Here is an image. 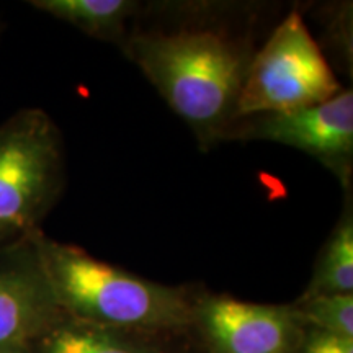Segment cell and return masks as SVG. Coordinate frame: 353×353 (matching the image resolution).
I'll use <instances>...</instances> for the list:
<instances>
[{"label": "cell", "instance_id": "6da1fadb", "mask_svg": "<svg viewBox=\"0 0 353 353\" xmlns=\"http://www.w3.org/2000/svg\"><path fill=\"white\" fill-rule=\"evenodd\" d=\"M123 46L203 149L226 139L254 56L249 43L223 30L188 28L132 34Z\"/></svg>", "mask_w": 353, "mask_h": 353}, {"label": "cell", "instance_id": "7a4b0ae2", "mask_svg": "<svg viewBox=\"0 0 353 353\" xmlns=\"http://www.w3.org/2000/svg\"><path fill=\"white\" fill-rule=\"evenodd\" d=\"M32 241L61 311L101 327L148 334L190 332L198 294L101 262L87 250L54 241L43 231Z\"/></svg>", "mask_w": 353, "mask_h": 353}, {"label": "cell", "instance_id": "3957f363", "mask_svg": "<svg viewBox=\"0 0 353 353\" xmlns=\"http://www.w3.org/2000/svg\"><path fill=\"white\" fill-rule=\"evenodd\" d=\"M64 151L44 110H19L0 123V247L41 231L65 185Z\"/></svg>", "mask_w": 353, "mask_h": 353}, {"label": "cell", "instance_id": "277c9868", "mask_svg": "<svg viewBox=\"0 0 353 353\" xmlns=\"http://www.w3.org/2000/svg\"><path fill=\"white\" fill-rule=\"evenodd\" d=\"M342 90L301 13L291 10L250 59L237 100L236 121L254 114L314 107Z\"/></svg>", "mask_w": 353, "mask_h": 353}, {"label": "cell", "instance_id": "5b68a950", "mask_svg": "<svg viewBox=\"0 0 353 353\" xmlns=\"http://www.w3.org/2000/svg\"><path fill=\"white\" fill-rule=\"evenodd\" d=\"M226 139L270 141L312 156L350 188L353 172V94L343 88L324 103L288 113L234 121Z\"/></svg>", "mask_w": 353, "mask_h": 353}, {"label": "cell", "instance_id": "8992f818", "mask_svg": "<svg viewBox=\"0 0 353 353\" xmlns=\"http://www.w3.org/2000/svg\"><path fill=\"white\" fill-rule=\"evenodd\" d=\"M190 334L200 353H296L304 325L291 304L200 293Z\"/></svg>", "mask_w": 353, "mask_h": 353}, {"label": "cell", "instance_id": "52a82bcc", "mask_svg": "<svg viewBox=\"0 0 353 353\" xmlns=\"http://www.w3.org/2000/svg\"><path fill=\"white\" fill-rule=\"evenodd\" d=\"M32 236L0 247V347L30 345L64 316Z\"/></svg>", "mask_w": 353, "mask_h": 353}, {"label": "cell", "instance_id": "ba28073f", "mask_svg": "<svg viewBox=\"0 0 353 353\" xmlns=\"http://www.w3.org/2000/svg\"><path fill=\"white\" fill-rule=\"evenodd\" d=\"M32 353H200L192 334L101 327L63 316L28 345Z\"/></svg>", "mask_w": 353, "mask_h": 353}, {"label": "cell", "instance_id": "9c48e42d", "mask_svg": "<svg viewBox=\"0 0 353 353\" xmlns=\"http://www.w3.org/2000/svg\"><path fill=\"white\" fill-rule=\"evenodd\" d=\"M30 6L88 37L118 44L126 41V21L139 8L132 0H33Z\"/></svg>", "mask_w": 353, "mask_h": 353}, {"label": "cell", "instance_id": "30bf717a", "mask_svg": "<svg viewBox=\"0 0 353 353\" xmlns=\"http://www.w3.org/2000/svg\"><path fill=\"white\" fill-rule=\"evenodd\" d=\"M322 294H353V213L350 201L322 247L311 281L301 296Z\"/></svg>", "mask_w": 353, "mask_h": 353}, {"label": "cell", "instance_id": "8fae6325", "mask_svg": "<svg viewBox=\"0 0 353 353\" xmlns=\"http://www.w3.org/2000/svg\"><path fill=\"white\" fill-rule=\"evenodd\" d=\"M291 307L304 329L353 339V294L299 296Z\"/></svg>", "mask_w": 353, "mask_h": 353}, {"label": "cell", "instance_id": "7c38bea8", "mask_svg": "<svg viewBox=\"0 0 353 353\" xmlns=\"http://www.w3.org/2000/svg\"><path fill=\"white\" fill-rule=\"evenodd\" d=\"M296 353H353V339L304 329Z\"/></svg>", "mask_w": 353, "mask_h": 353}, {"label": "cell", "instance_id": "4fadbf2b", "mask_svg": "<svg viewBox=\"0 0 353 353\" xmlns=\"http://www.w3.org/2000/svg\"><path fill=\"white\" fill-rule=\"evenodd\" d=\"M0 353H32L28 345H13V347H0Z\"/></svg>", "mask_w": 353, "mask_h": 353}]
</instances>
